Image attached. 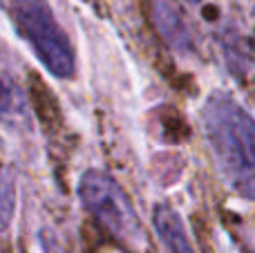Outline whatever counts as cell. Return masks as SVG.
Listing matches in <instances>:
<instances>
[{
    "label": "cell",
    "mask_w": 255,
    "mask_h": 253,
    "mask_svg": "<svg viewBox=\"0 0 255 253\" xmlns=\"http://www.w3.org/2000/svg\"><path fill=\"white\" fill-rule=\"evenodd\" d=\"M152 224L170 253H195L193 245H190L188 231H186L184 222H181V218L177 215L175 209H170L166 204H159L154 209Z\"/></svg>",
    "instance_id": "4"
},
{
    "label": "cell",
    "mask_w": 255,
    "mask_h": 253,
    "mask_svg": "<svg viewBox=\"0 0 255 253\" xmlns=\"http://www.w3.org/2000/svg\"><path fill=\"white\" fill-rule=\"evenodd\" d=\"M79 195L83 206L92 213V218L115 240L136 251L145 247V236L134 206L130 204L128 195L110 175L101 170L83 173L79 182Z\"/></svg>",
    "instance_id": "3"
},
{
    "label": "cell",
    "mask_w": 255,
    "mask_h": 253,
    "mask_svg": "<svg viewBox=\"0 0 255 253\" xmlns=\"http://www.w3.org/2000/svg\"><path fill=\"white\" fill-rule=\"evenodd\" d=\"M16 29L31 45L38 61L58 79L74 74V49L54 18L47 0H9Z\"/></svg>",
    "instance_id": "2"
},
{
    "label": "cell",
    "mask_w": 255,
    "mask_h": 253,
    "mask_svg": "<svg viewBox=\"0 0 255 253\" xmlns=\"http://www.w3.org/2000/svg\"><path fill=\"white\" fill-rule=\"evenodd\" d=\"M202 121L222 177L235 193L255 200V121L226 94L204 103Z\"/></svg>",
    "instance_id": "1"
},
{
    "label": "cell",
    "mask_w": 255,
    "mask_h": 253,
    "mask_svg": "<svg viewBox=\"0 0 255 253\" xmlns=\"http://www.w3.org/2000/svg\"><path fill=\"white\" fill-rule=\"evenodd\" d=\"M186 2H193V4H197V2H202V0H186Z\"/></svg>",
    "instance_id": "7"
},
{
    "label": "cell",
    "mask_w": 255,
    "mask_h": 253,
    "mask_svg": "<svg viewBox=\"0 0 255 253\" xmlns=\"http://www.w3.org/2000/svg\"><path fill=\"white\" fill-rule=\"evenodd\" d=\"M11 209H13V179L9 173H4V179H2V222H4V227H9Z\"/></svg>",
    "instance_id": "6"
},
{
    "label": "cell",
    "mask_w": 255,
    "mask_h": 253,
    "mask_svg": "<svg viewBox=\"0 0 255 253\" xmlns=\"http://www.w3.org/2000/svg\"><path fill=\"white\" fill-rule=\"evenodd\" d=\"M152 16H154V25H157V29L161 31V36L166 38L168 45H172V47L179 49V52L190 49L193 40H190L188 27H186L181 13L177 11L168 0H157V2H154Z\"/></svg>",
    "instance_id": "5"
}]
</instances>
